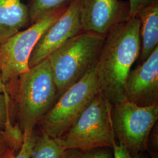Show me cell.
<instances>
[{
	"mask_svg": "<svg viewBox=\"0 0 158 158\" xmlns=\"http://www.w3.org/2000/svg\"><path fill=\"white\" fill-rule=\"evenodd\" d=\"M125 94L126 101L138 106L158 104V46L145 62L130 70Z\"/></svg>",
	"mask_w": 158,
	"mask_h": 158,
	"instance_id": "obj_10",
	"label": "cell"
},
{
	"mask_svg": "<svg viewBox=\"0 0 158 158\" xmlns=\"http://www.w3.org/2000/svg\"><path fill=\"white\" fill-rule=\"evenodd\" d=\"M112 107L100 91L60 137L66 148L82 151L100 148L112 149L116 142L111 119Z\"/></svg>",
	"mask_w": 158,
	"mask_h": 158,
	"instance_id": "obj_4",
	"label": "cell"
},
{
	"mask_svg": "<svg viewBox=\"0 0 158 158\" xmlns=\"http://www.w3.org/2000/svg\"><path fill=\"white\" fill-rule=\"evenodd\" d=\"M105 38L82 31L48 57L59 97L96 66Z\"/></svg>",
	"mask_w": 158,
	"mask_h": 158,
	"instance_id": "obj_2",
	"label": "cell"
},
{
	"mask_svg": "<svg viewBox=\"0 0 158 158\" xmlns=\"http://www.w3.org/2000/svg\"><path fill=\"white\" fill-rule=\"evenodd\" d=\"M68 149L61 138L42 133L36 136L31 158H64Z\"/></svg>",
	"mask_w": 158,
	"mask_h": 158,
	"instance_id": "obj_13",
	"label": "cell"
},
{
	"mask_svg": "<svg viewBox=\"0 0 158 158\" xmlns=\"http://www.w3.org/2000/svg\"><path fill=\"white\" fill-rule=\"evenodd\" d=\"M20 148L7 133L4 127H0V158H12Z\"/></svg>",
	"mask_w": 158,
	"mask_h": 158,
	"instance_id": "obj_16",
	"label": "cell"
},
{
	"mask_svg": "<svg viewBox=\"0 0 158 158\" xmlns=\"http://www.w3.org/2000/svg\"><path fill=\"white\" fill-rule=\"evenodd\" d=\"M155 1L156 0H129L130 17L136 15L142 9Z\"/></svg>",
	"mask_w": 158,
	"mask_h": 158,
	"instance_id": "obj_20",
	"label": "cell"
},
{
	"mask_svg": "<svg viewBox=\"0 0 158 158\" xmlns=\"http://www.w3.org/2000/svg\"><path fill=\"white\" fill-rule=\"evenodd\" d=\"M59 98L48 59L19 77L18 107L23 132H33Z\"/></svg>",
	"mask_w": 158,
	"mask_h": 158,
	"instance_id": "obj_3",
	"label": "cell"
},
{
	"mask_svg": "<svg viewBox=\"0 0 158 158\" xmlns=\"http://www.w3.org/2000/svg\"><path fill=\"white\" fill-rule=\"evenodd\" d=\"M76 0H31L28 8L29 20L32 23L49 13L65 11Z\"/></svg>",
	"mask_w": 158,
	"mask_h": 158,
	"instance_id": "obj_14",
	"label": "cell"
},
{
	"mask_svg": "<svg viewBox=\"0 0 158 158\" xmlns=\"http://www.w3.org/2000/svg\"><path fill=\"white\" fill-rule=\"evenodd\" d=\"M152 158H158V155H154V156H153Z\"/></svg>",
	"mask_w": 158,
	"mask_h": 158,
	"instance_id": "obj_22",
	"label": "cell"
},
{
	"mask_svg": "<svg viewBox=\"0 0 158 158\" xmlns=\"http://www.w3.org/2000/svg\"><path fill=\"white\" fill-rule=\"evenodd\" d=\"M29 19L21 0H0V44L18 32Z\"/></svg>",
	"mask_w": 158,
	"mask_h": 158,
	"instance_id": "obj_11",
	"label": "cell"
},
{
	"mask_svg": "<svg viewBox=\"0 0 158 158\" xmlns=\"http://www.w3.org/2000/svg\"><path fill=\"white\" fill-rule=\"evenodd\" d=\"M23 140L20 151L12 158H31L36 136L35 135L34 131L23 132Z\"/></svg>",
	"mask_w": 158,
	"mask_h": 158,
	"instance_id": "obj_17",
	"label": "cell"
},
{
	"mask_svg": "<svg viewBox=\"0 0 158 158\" xmlns=\"http://www.w3.org/2000/svg\"><path fill=\"white\" fill-rule=\"evenodd\" d=\"M113 157L114 158H145L142 153L135 155H131L123 145L115 142L113 145Z\"/></svg>",
	"mask_w": 158,
	"mask_h": 158,
	"instance_id": "obj_19",
	"label": "cell"
},
{
	"mask_svg": "<svg viewBox=\"0 0 158 158\" xmlns=\"http://www.w3.org/2000/svg\"><path fill=\"white\" fill-rule=\"evenodd\" d=\"M109 149L110 148H100L89 151L69 149L64 158H113V153Z\"/></svg>",
	"mask_w": 158,
	"mask_h": 158,
	"instance_id": "obj_15",
	"label": "cell"
},
{
	"mask_svg": "<svg viewBox=\"0 0 158 158\" xmlns=\"http://www.w3.org/2000/svg\"><path fill=\"white\" fill-rule=\"evenodd\" d=\"M81 0H76L42 35L29 59V68L42 62L69 40L82 31L79 13Z\"/></svg>",
	"mask_w": 158,
	"mask_h": 158,
	"instance_id": "obj_8",
	"label": "cell"
},
{
	"mask_svg": "<svg viewBox=\"0 0 158 158\" xmlns=\"http://www.w3.org/2000/svg\"><path fill=\"white\" fill-rule=\"evenodd\" d=\"M158 119V104L141 107L125 101L111 109L115 138L132 156L148 149L150 133Z\"/></svg>",
	"mask_w": 158,
	"mask_h": 158,
	"instance_id": "obj_6",
	"label": "cell"
},
{
	"mask_svg": "<svg viewBox=\"0 0 158 158\" xmlns=\"http://www.w3.org/2000/svg\"><path fill=\"white\" fill-rule=\"evenodd\" d=\"M10 99L8 93H0V127H4L6 122L11 119Z\"/></svg>",
	"mask_w": 158,
	"mask_h": 158,
	"instance_id": "obj_18",
	"label": "cell"
},
{
	"mask_svg": "<svg viewBox=\"0 0 158 158\" xmlns=\"http://www.w3.org/2000/svg\"><path fill=\"white\" fill-rule=\"evenodd\" d=\"M96 66L59 97L38 123L42 132L62 137L100 91Z\"/></svg>",
	"mask_w": 158,
	"mask_h": 158,
	"instance_id": "obj_5",
	"label": "cell"
},
{
	"mask_svg": "<svg viewBox=\"0 0 158 158\" xmlns=\"http://www.w3.org/2000/svg\"><path fill=\"white\" fill-rule=\"evenodd\" d=\"M64 12L46 14L28 28L0 44V68L5 85L28 71L29 59L34 47L42 35Z\"/></svg>",
	"mask_w": 158,
	"mask_h": 158,
	"instance_id": "obj_7",
	"label": "cell"
},
{
	"mask_svg": "<svg viewBox=\"0 0 158 158\" xmlns=\"http://www.w3.org/2000/svg\"><path fill=\"white\" fill-rule=\"evenodd\" d=\"M130 17L129 4L121 0H81L79 18L82 31L106 37Z\"/></svg>",
	"mask_w": 158,
	"mask_h": 158,
	"instance_id": "obj_9",
	"label": "cell"
},
{
	"mask_svg": "<svg viewBox=\"0 0 158 158\" xmlns=\"http://www.w3.org/2000/svg\"><path fill=\"white\" fill-rule=\"evenodd\" d=\"M141 21L140 63L145 62L158 46V0L137 14Z\"/></svg>",
	"mask_w": 158,
	"mask_h": 158,
	"instance_id": "obj_12",
	"label": "cell"
},
{
	"mask_svg": "<svg viewBox=\"0 0 158 158\" xmlns=\"http://www.w3.org/2000/svg\"><path fill=\"white\" fill-rule=\"evenodd\" d=\"M140 27L137 15L129 17L105 38L96 74L101 93L113 106L126 101V80L140 53Z\"/></svg>",
	"mask_w": 158,
	"mask_h": 158,
	"instance_id": "obj_1",
	"label": "cell"
},
{
	"mask_svg": "<svg viewBox=\"0 0 158 158\" xmlns=\"http://www.w3.org/2000/svg\"><path fill=\"white\" fill-rule=\"evenodd\" d=\"M7 91L6 90V85L3 82L2 78L1 70L0 68V93H5Z\"/></svg>",
	"mask_w": 158,
	"mask_h": 158,
	"instance_id": "obj_21",
	"label": "cell"
}]
</instances>
